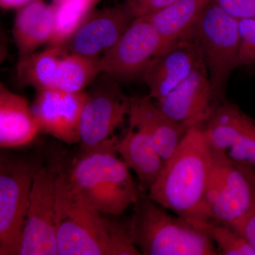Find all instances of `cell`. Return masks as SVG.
Masks as SVG:
<instances>
[{
	"label": "cell",
	"instance_id": "25",
	"mask_svg": "<svg viewBox=\"0 0 255 255\" xmlns=\"http://www.w3.org/2000/svg\"><path fill=\"white\" fill-rule=\"evenodd\" d=\"M238 66L255 65V18L238 20Z\"/></svg>",
	"mask_w": 255,
	"mask_h": 255
},
{
	"label": "cell",
	"instance_id": "18",
	"mask_svg": "<svg viewBox=\"0 0 255 255\" xmlns=\"http://www.w3.org/2000/svg\"><path fill=\"white\" fill-rule=\"evenodd\" d=\"M39 127L27 100L0 85V146L16 147L30 143Z\"/></svg>",
	"mask_w": 255,
	"mask_h": 255
},
{
	"label": "cell",
	"instance_id": "6",
	"mask_svg": "<svg viewBox=\"0 0 255 255\" xmlns=\"http://www.w3.org/2000/svg\"><path fill=\"white\" fill-rule=\"evenodd\" d=\"M40 163L1 157L0 255H19L26 226L30 193Z\"/></svg>",
	"mask_w": 255,
	"mask_h": 255
},
{
	"label": "cell",
	"instance_id": "30",
	"mask_svg": "<svg viewBox=\"0 0 255 255\" xmlns=\"http://www.w3.org/2000/svg\"><path fill=\"white\" fill-rule=\"evenodd\" d=\"M85 1H90V2L93 3V4H97V2L100 1L101 0H85Z\"/></svg>",
	"mask_w": 255,
	"mask_h": 255
},
{
	"label": "cell",
	"instance_id": "28",
	"mask_svg": "<svg viewBox=\"0 0 255 255\" xmlns=\"http://www.w3.org/2000/svg\"><path fill=\"white\" fill-rule=\"evenodd\" d=\"M230 226L246 238L255 252V188L253 201L248 211Z\"/></svg>",
	"mask_w": 255,
	"mask_h": 255
},
{
	"label": "cell",
	"instance_id": "11",
	"mask_svg": "<svg viewBox=\"0 0 255 255\" xmlns=\"http://www.w3.org/2000/svg\"><path fill=\"white\" fill-rule=\"evenodd\" d=\"M221 103L204 63L155 105L169 118L190 129L206 123Z\"/></svg>",
	"mask_w": 255,
	"mask_h": 255
},
{
	"label": "cell",
	"instance_id": "3",
	"mask_svg": "<svg viewBox=\"0 0 255 255\" xmlns=\"http://www.w3.org/2000/svg\"><path fill=\"white\" fill-rule=\"evenodd\" d=\"M115 136L81 150L67 170L69 182L87 204L102 214L117 217L137 204L142 194L130 169L116 150Z\"/></svg>",
	"mask_w": 255,
	"mask_h": 255
},
{
	"label": "cell",
	"instance_id": "7",
	"mask_svg": "<svg viewBox=\"0 0 255 255\" xmlns=\"http://www.w3.org/2000/svg\"><path fill=\"white\" fill-rule=\"evenodd\" d=\"M210 147L212 162L206 197V219L231 225L251 206L255 168L238 164Z\"/></svg>",
	"mask_w": 255,
	"mask_h": 255
},
{
	"label": "cell",
	"instance_id": "14",
	"mask_svg": "<svg viewBox=\"0 0 255 255\" xmlns=\"http://www.w3.org/2000/svg\"><path fill=\"white\" fill-rule=\"evenodd\" d=\"M204 63L202 52L192 33L176 41L156 57L142 74L150 90L147 97L161 100Z\"/></svg>",
	"mask_w": 255,
	"mask_h": 255
},
{
	"label": "cell",
	"instance_id": "27",
	"mask_svg": "<svg viewBox=\"0 0 255 255\" xmlns=\"http://www.w3.org/2000/svg\"><path fill=\"white\" fill-rule=\"evenodd\" d=\"M175 0H125L124 4L134 18L143 17L167 7Z\"/></svg>",
	"mask_w": 255,
	"mask_h": 255
},
{
	"label": "cell",
	"instance_id": "12",
	"mask_svg": "<svg viewBox=\"0 0 255 255\" xmlns=\"http://www.w3.org/2000/svg\"><path fill=\"white\" fill-rule=\"evenodd\" d=\"M89 94L69 93L55 89L37 90L31 107L39 132L69 145L80 142V118Z\"/></svg>",
	"mask_w": 255,
	"mask_h": 255
},
{
	"label": "cell",
	"instance_id": "22",
	"mask_svg": "<svg viewBox=\"0 0 255 255\" xmlns=\"http://www.w3.org/2000/svg\"><path fill=\"white\" fill-rule=\"evenodd\" d=\"M99 73L100 58H89L65 50L58 63L53 89L69 93L84 92Z\"/></svg>",
	"mask_w": 255,
	"mask_h": 255
},
{
	"label": "cell",
	"instance_id": "24",
	"mask_svg": "<svg viewBox=\"0 0 255 255\" xmlns=\"http://www.w3.org/2000/svg\"><path fill=\"white\" fill-rule=\"evenodd\" d=\"M188 221L212 240L220 255H255L254 250L246 238L230 225L210 219Z\"/></svg>",
	"mask_w": 255,
	"mask_h": 255
},
{
	"label": "cell",
	"instance_id": "9",
	"mask_svg": "<svg viewBox=\"0 0 255 255\" xmlns=\"http://www.w3.org/2000/svg\"><path fill=\"white\" fill-rule=\"evenodd\" d=\"M169 46L147 20L135 18L100 58L101 73L117 80H132L142 75L151 62Z\"/></svg>",
	"mask_w": 255,
	"mask_h": 255
},
{
	"label": "cell",
	"instance_id": "2",
	"mask_svg": "<svg viewBox=\"0 0 255 255\" xmlns=\"http://www.w3.org/2000/svg\"><path fill=\"white\" fill-rule=\"evenodd\" d=\"M211 162V147L202 128H191L164 164L147 197L184 219H206V197Z\"/></svg>",
	"mask_w": 255,
	"mask_h": 255
},
{
	"label": "cell",
	"instance_id": "21",
	"mask_svg": "<svg viewBox=\"0 0 255 255\" xmlns=\"http://www.w3.org/2000/svg\"><path fill=\"white\" fill-rule=\"evenodd\" d=\"M65 50L63 46H49L41 53L19 58L16 69V82L23 87L36 90L53 89L58 63Z\"/></svg>",
	"mask_w": 255,
	"mask_h": 255
},
{
	"label": "cell",
	"instance_id": "17",
	"mask_svg": "<svg viewBox=\"0 0 255 255\" xmlns=\"http://www.w3.org/2000/svg\"><path fill=\"white\" fill-rule=\"evenodd\" d=\"M116 150L129 169L136 174L142 195L149 191L165 164L149 135L143 130L129 127L124 136L117 140Z\"/></svg>",
	"mask_w": 255,
	"mask_h": 255
},
{
	"label": "cell",
	"instance_id": "26",
	"mask_svg": "<svg viewBox=\"0 0 255 255\" xmlns=\"http://www.w3.org/2000/svg\"><path fill=\"white\" fill-rule=\"evenodd\" d=\"M229 16L237 20L255 18V0H214Z\"/></svg>",
	"mask_w": 255,
	"mask_h": 255
},
{
	"label": "cell",
	"instance_id": "16",
	"mask_svg": "<svg viewBox=\"0 0 255 255\" xmlns=\"http://www.w3.org/2000/svg\"><path fill=\"white\" fill-rule=\"evenodd\" d=\"M128 118L129 127L149 135L164 163L174 155L189 130L169 118L148 97L130 99Z\"/></svg>",
	"mask_w": 255,
	"mask_h": 255
},
{
	"label": "cell",
	"instance_id": "23",
	"mask_svg": "<svg viewBox=\"0 0 255 255\" xmlns=\"http://www.w3.org/2000/svg\"><path fill=\"white\" fill-rule=\"evenodd\" d=\"M95 5L85 0H53L54 28L48 46H65Z\"/></svg>",
	"mask_w": 255,
	"mask_h": 255
},
{
	"label": "cell",
	"instance_id": "5",
	"mask_svg": "<svg viewBox=\"0 0 255 255\" xmlns=\"http://www.w3.org/2000/svg\"><path fill=\"white\" fill-rule=\"evenodd\" d=\"M192 35L200 47L215 95L223 102L230 76L238 66V20L211 0L203 11Z\"/></svg>",
	"mask_w": 255,
	"mask_h": 255
},
{
	"label": "cell",
	"instance_id": "10",
	"mask_svg": "<svg viewBox=\"0 0 255 255\" xmlns=\"http://www.w3.org/2000/svg\"><path fill=\"white\" fill-rule=\"evenodd\" d=\"M202 128L212 148L238 164L255 168V120L237 105L223 101Z\"/></svg>",
	"mask_w": 255,
	"mask_h": 255
},
{
	"label": "cell",
	"instance_id": "15",
	"mask_svg": "<svg viewBox=\"0 0 255 255\" xmlns=\"http://www.w3.org/2000/svg\"><path fill=\"white\" fill-rule=\"evenodd\" d=\"M134 19L124 4L92 11L63 48L68 53L98 59L102 52L118 41Z\"/></svg>",
	"mask_w": 255,
	"mask_h": 255
},
{
	"label": "cell",
	"instance_id": "29",
	"mask_svg": "<svg viewBox=\"0 0 255 255\" xmlns=\"http://www.w3.org/2000/svg\"><path fill=\"white\" fill-rule=\"evenodd\" d=\"M36 0H0L1 7L4 9H19Z\"/></svg>",
	"mask_w": 255,
	"mask_h": 255
},
{
	"label": "cell",
	"instance_id": "20",
	"mask_svg": "<svg viewBox=\"0 0 255 255\" xmlns=\"http://www.w3.org/2000/svg\"><path fill=\"white\" fill-rule=\"evenodd\" d=\"M211 0H175L164 9L143 16L168 46L192 33Z\"/></svg>",
	"mask_w": 255,
	"mask_h": 255
},
{
	"label": "cell",
	"instance_id": "19",
	"mask_svg": "<svg viewBox=\"0 0 255 255\" xmlns=\"http://www.w3.org/2000/svg\"><path fill=\"white\" fill-rule=\"evenodd\" d=\"M54 11L52 4L36 0L18 9L15 17L13 36L19 58L34 53L53 36Z\"/></svg>",
	"mask_w": 255,
	"mask_h": 255
},
{
	"label": "cell",
	"instance_id": "4",
	"mask_svg": "<svg viewBox=\"0 0 255 255\" xmlns=\"http://www.w3.org/2000/svg\"><path fill=\"white\" fill-rule=\"evenodd\" d=\"M128 224L132 241L143 255H217L214 242L188 220L173 217L141 195Z\"/></svg>",
	"mask_w": 255,
	"mask_h": 255
},
{
	"label": "cell",
	"instance_id": "1",
	"mask_svg": "<svg viewBox=\"0 0 255 255\" xmlns=\"http://www.w3.org/2000/svg\"><path fill=\"white\" fill-rule=\"evenodd\" d=\"M79 195L62 166L58 179V255H140L128 224L110 219Z\"/></svg>",
	"mask_w": 255,
	"mask_h": 255
},
{
	"label": "cell",
	"instance_id": "13",
	"mask_svg": "<svg viewBox=\"0 0 255 255\" xmlns=\"http://www.w3.org/2000/svg\"><path fill=\"white\" fill-rule=\"evenodd\" d=\"M130 99L118 87L100 89L88 98L82 109L80 124L81 150H87L114 137L130 112Z\"/></svg>",
	"mask_w": 255,
	"mask_h": 255
},
{
	"label": "cell",
	"instance_id": "8",
	"mask_svg": "<svg viewBox=\"0 0 255 255\" xmlns=\"http://www.w3.org/2000/svg\"><path fill=\"white\" fill-rule=\"evenodd\" d=\"M62 164H39L33 177L19 255H58L56 241L58 179Z\"/></svg>",
	"mask_w": 255,
	"mask_h": 255
}]
</instances>
